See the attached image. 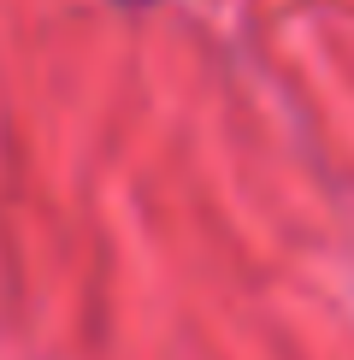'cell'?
I'll return each mask as SVG.
<instances>
[{
    "instance_id": "1",
    "label": "cell",
    "mask_w": 354,
    "mask_h": 360,
    "mask_svg": "<svg viewBox=\"0 0 354 360\" xmlns=\"http://www.w3.org/2000/svg\"><path fill=\"white\" fill-rule=\"evenodd\" d=\"M124 6H154V0H124Z\"/></svg>"
}]
</instances>
